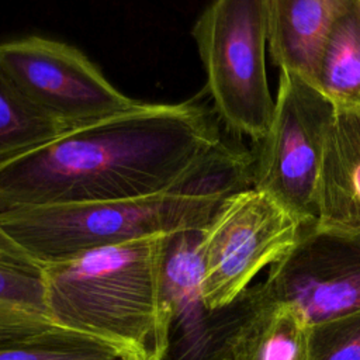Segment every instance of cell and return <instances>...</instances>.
Instances as JSON below:
<instances>
[{"label":"cell","instance_id":"1","mask_svg":"<svg viewBox=\"0 0 360 360\" xmlns=\"http://www.w3.org/2000/svg\"><path fill=\"white\" fill-rule=\"evenodd\" d=\"M221 142L215 111L197 98L138 101L1 162L0 212L188 193L191 179Z\"/></svg>","mask_w":360,"mask_h":360},{"label":"cell","instance_id":"2","mask_svg":"<svg viewBox=\"0 0 360 360\" xmlns=\"http://www.w3.org/2000/svg\"><path fill=\"white\" fill-rule=\"evenodd\" d=\"M169 236L135 238L41 264L53 322L115 346L127 360H163Z\"/></svg>","mask_w":360,"mask_h":360},{"label":"cell","instance_id":"3","mask_svg":"<svg viewBox=\"0 0 360 360\" xmlns=\"http://www.w3.org/2000/svg\"><path fill=\"white\" fill-rule=\"evenodd\" d=\"M225 200L169 191L146 197L24 207L0 228L38 266L124 240L202 229Z\"/></svg>","mask_w":360,"mask_h":360},{"label":"cell","instance_id":"4","mask_svg":"<svg viewBox=\"0 0 360 360\" xmlns=\"http://www.w3.org/2000/svg\"><path fill=\"white\" fill-rule=\"evenodd\" d=\"M193 37L218 120L259 142L274 111L264 59L267 0H212Z\"/></svg>","mask_w":360,"mask_h":360},{"label":"cell","instance_id":"5","mask_svg":"<svg viewBox=\"0 0 360 360\" xmlns=\"http://www.w3.org/2000/svg\"><path fill=\"white\" fill-rule=\"evenodd\" d=\"M336 107L308 80L280 70L270 127L259 141L253 187L305 225L318 217V186Z\"/></svg>","mask_w":360,"mask_h":360},{"label":"cell","instance_id":"6","mask_svg":"<svg viewBox=\"0 0 360 360\" xmlns=\"http://www.w3.org/2000/svg\"><path fill=\"white\" fill-rule=\"evenodd\" d=\"M305 224L255 187L228 197L201 232L202 298L210 309L236 301L264 267L283 259Z\"/></svg>","mask_w":360,"mask_h":360},{"label":"cell","instance_id":"7","mask_svg":"<svg viewBox=\"0 0 360 360\" xmlns=\"http://www.w3.org/2000/svg\"><path fill=\"white\" fill-rule=\"evenodd\" d=\"M0 63L49 115L70 128L134 107L138 100L120 91L75 46L30 35L0 44Z\"/></svg>","mask_w":360,"mask_h":360},{"label":"cell","instance_id":"8","mask_svg":"<svg viewBox=\"0 0 360 360\" xmlns=\"http://www.w3.org/2000/svg\"><path fill=\"white\" fill-rule=\"evenodd\" d=\"M267 297L294 307L309 326L360 309V238L305 225L295 246L271 264Z\"/></svg>","mask_w":360,"mask_h":360},{"label":"cell","instance_id":"9","mask_svg":"<svg viewBox=\"0 0 360 360\" xmlns=\"http://www.w3.org/2000/svg\"><path fill=\"white\" fill-rule=\"evenodd\" d=\"M202 229L169 236L165 262L167 347L163 360H224L229 336L259 295L257 283L225 308L205 305L200 256Z\"/></svg>","mask_w":360,"mask_h":360},{"label":"cell","instance_id":"10","mask_svg":"<svg viewBox=\"0 0 360 360\" xmlns=\"http://www.w3.org/2000/svg\"><path fill=\"white\" fill-rule=\"evenodd\" d=\"M314 225L360 238V108H336L319 176Z\"/></svg>","mask_w":360,"mask_h":360},{"label":"cell","instance_id":"11","mask_svg":"<svg viewBox=\"0 0 360 360\" xmlns=\"http://www.w3.org/2000/svg\"><path fill=\"white\" fill-rule=\"evenodd\" d=\"M353 0H267V42L274 65L314 84L322 46Z\"/></svg>","mask_w":360,"mask_h":360},{"label":"cell","instance_id":"12","mask_svg":"<svg viewBox=\"0 0 360 360\" xmlns=\"http://www.w3.org/2000/svg\"><path fill=\"white\" fill-rule=\"evenodd\" d=\"M224 360H309V325L259 283V295L228 339Z\"/></svg>","mask_w":360,"mask_h":360},{"label":"cell","instance_id":"13","mask_svg":"<svg viewBox=\"0 0 360 360\" xmlns=\"http://www.w3.org/2000/svg\"><path fill=\"white\" fill-rule=\"evenodd\" d=\"M314 86L336 108H360V1L333 24L318 59Z\"/></svg>","mask_w":360,"mask_h":360},{"label":"cell","instance_id":"14","mask_svg":"<svg viewBox=\"0 0 360 360\" xmlns=\"http://www.w3.org/2000/svg\"><path fill=\"white\" fill-rule=\"evenodd\" d=\"M59 326L45 302L39 267L0 260V343Z\"/></svg>","mask_w":360,"mask_h":360},{"label":"cell","instance_id":"15","mask_svg":"<svg viewBox=\"0 0 360 360\" xmlns=\"http://www.w3.org/2000/svg\"><path fill=\"white\" fill-rule=\"evenodd\" d=\"M70 129L45 112L18 87L0 63V163Z\"/></svg>","mask_w":360,"mask_h":360},{"label":"cell","instance_id":"16","mask_svg":"<svg viewBox=\"0 0 360 360\" xmlns=\"http://www.w3.org/2000/svg\"><path fill=\"white\" fill-rule=\"evenodd\" d=\"M0 360H127L112 345L91 335L55 326L0 343Z\"/></svg>","mask_w":360,"mask_h":360},{"label":"cell","instance_id":"17","mask_svg":"<svg viewBox=\"0 0 360 360\" xmlns=\"http://www.w3.org/2000/svg\"><path fill=\"white\" fill-rule=\"evenodd\" d=\"M309 360H360V309L309 326Z\"/></svg>","mask_w":360,"mask_h":360},{"label":"cell","instance_id":"18","mask_svg":"<svg viewBox=\"0 0 360 360\" xmlns=\"http://www.w3.org/2000/svg\"><path fill=\"white\" fill-rule=\"evenodd\" d=\"M0 260L15 263L21 266H31V267H39L37 263H34L20 248H17L8 236L1 231L0 228Z\"/></svg>","mask_w":360,"mask_h":360},{"label":"cell","instance_id":"19","mask_svg":"<svg viewBox=\"0 0 360 360\" xmlns=\"http://www.w3.org/2000/svg\"><path fill=\"white\" fill-rule=\"evenodd\" d=\"M359 1H360V0H359Z\"/></svg>","mask_w":360,"mask_h":360}]
</instances>
